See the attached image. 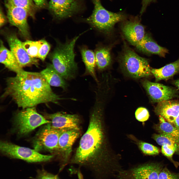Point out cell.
<instances>
[{"label":"cell","mask_w":179,"mask_h":179,"mask_svg":"<svg viewBox=\"0 0 179 179\" xmlns=\"http://www.w3.org/2000/svg\"><path fill=\"white\" fill-rule=\"evenodd\" d=\"M7 21V19L1 8L0 13V27L3 26L6 24Z\"/></svg>","instance_id":"e575fe53"},{"label":"cell","mask_w":179,"mask_h":179,"mask_svg":"<svg viewBox=\"0 0 179 179\" xmlns=\"http://www.w3.org/2000/svg\"><path fill=\"white\" fill-rule=\"evenodd\" d=\"M67 129H54L51 127L49 123L47 124L36 134L33 141L34 149L38 152L58 151L59 137Z\"/></svg>","instance_id":"ba28073f"},{"label":"cell","mask_w":179,"mask_h":179,"mask_svg":"<svg viewBox=\"0 0 179 179\" xmlns=\"http://www.w3.org/2000/svg\"><path fill=\"white\" fill-rule=\"evenodd\" d=\"M4 2L26 9L29 16L34 18L37 7L32 0H4Z\"/></svg>","instance_id":"484cf974"},{"label":"cell","mask_w":179,"mask_h":179,"mask_svg":"<svg viewBox=\"0 0 179 179\" xmlns=\"http://www.w3.org/2000/svg\"><path fill=\"white\" fill-rule=\"evenodd\" d=\"M94 8L91 14L86 21L92 27L103 33H108L116 23L125 20L126 15L123 12H113L106 9L100 0H92Z\"/></svg>","instance_id":"277c9868"},{"label":"cell","mask_w":179,"mask_h":179,"mask_svg":"<svg viewBox=\"0 0 179 179\" xmlns=\"http://www.w3.org/2000/svg\"><path fill=\"white\" fill-rule=\"evenodd\" d=\"M103 105L101 102H94L87 129L70 161L88 169L95 179H107L121 169L120 156L113 151L109 139Z\"/></svg>","instance_id":"6da1fadb"},{"label":"cell","mask_w":179,"mask_h":179,"mask_svg":"<svg viewBox=\"0 0 179 179\" xmlns=\"http://www.w3.org/2000/svg\"><path fill=\"white\" fill-rule=\"evenodd\" d=\"M37 8H43L46 6V0H32Z\"/></svg>","instance_id":"836d02e7"},{"label":"cell","mask_w":179,"mask_h":179,"mask_svg":"<svg viewBox=\"0 0 179 179\" xmlns=\"http://www.w3.org/2000/svg\"><path fill=\"white\" fill-rule=\"evenodd\" d=\"M35 179H60L58 176L49 173L44 169H39Z\"/></svg>","instance_id":"1f68e13d"},{"label":"cell","mask_w":179,"mask_h":179,"mask_svg":"<svg viewBox=\"0 0 179 179\" xmlns=\"http://www.w3.org/2000/svg\"><path fill=\"white\" fill-rule=\"evenodd\" d=\"M159 179H179V173L172 172L165 167L160 172Z\"/></svg>","instance_id":"4dcf8cb0"},{"label":"cell","mask_w":179,"mask_h":179,"mask_svg":"<svg viewBox=\"0 0 179 179\" xmlns=\"http://www.w3.org/2000/svg\"><path fill=\"white\" fill-rule=\"evenodd\" d=\"M163 167L160 163H145L127 170H121L116 176L118 179H159V173Z\"/></svg>","instance_id":"9c48e42d"},{"label":"cell","mask_w":179,"mask_h":179,"mask_svg":"<svg viewBox=\"0 0 179 179\" xmlns=\"http://www.w3.org/2000/svg\"><path fill=\"white\" fill-rule=\"evenodd\" d=\"M6 39L11 51L22 68L35 65L38 67L37 58L30 56L23 47L21 42L15 34L10 33L6 36Z\"/></svg>","instance_id":"7c38bea8"},{"label":"cell","mask_w":179,"mask_h":179,"mask_svg":"<svg viewBox=\"0 0 179 179\" xmlns=\"http://www.w3.org/2000/svg\"><path fill=\"white\" fill-rule=\"evenodd\" d=\"M173 84L179 89V79L174 81Z\"/></svg>","instance_id":"8d00e7d4"},{"label":"cell","mask_w":179,"mask_h":179,"mask_svg":"<svg viewBox=\"0 0 179 179\" xmlns=\"http://www.w3.org/2000/svg\"><path fill=\"white\" fill-rule=\"evenodd\" d=\"M7 12V17L10 24L17 28L21 35L28 39L30 35L27 18L29 15L27 11L4 2Z\"/></svg>","instance_id":"30bf717a"},{"label":"cell","mask_w":179,"mask_h":179,"mask_svg":"<svg viewBox=\"0 0 179 179\" xmlns=\"http://www.w3.org/2000/svg\"><path fill=\"white\" fill-rule=\"evenodd\" d=\"M44 117L50 121L51 127L56 130L72 129L80 130V119L76 114H70L63 112L53 114L44 113Z\"/></svg>","instance_id":"8fae6325"},{"label":"cell","mask_w":179,"mask_h":179,"mask_svg":"<svg viewBox=\"0 0 179 179\" xmlns=\"http://www.w3.org/2000/svg\"><path fill=\"white\" fill-rule=\"evenodd\" d=\"M155 113L173 124L179 114V102L170 100L158 103L154 109Z\"/></svg>","instance_id":"e0dca14e"},{"label":"cell","mask_w":179,"mask_h":179,"mask_svg":"<svg viewBox=\"0 0 179 179\" xmlns=\"http://www.w3.org/2000/svg\"><path fill=\"white\" fill-rule=\"evenodd\" d=\"M82 34L65 43H59L49 55L53 68L66 80L74 79L77 74L78 67L75 61L74 49Z\"/></svg>","instance_id":"3957f363"},{"label":"cell","mask_w":179,"mask_h":179,"mask_svg":"<svg viewBox=\"0 0 179 179\" xmlns=\"http://www.w3.org/2000/svg\"><path fill=\"white\" fill-rule=\"evenodd\" d=\"M121 56L122 66L130 76L138 78L152 74L148 60L140 56L129 48L125 47Z\"/></svg>","instance_id":"5b68a950"},{"label":"cell","mask_w":179,"mask_h":179,"mask_svg":"<svg viewBox=\"0 0 179 179\" xmlns=\"http://www.w3.org/2000/svg\"><path fill=\"white\" fill-rule=\"evenodd\" d=\"M94 53L96 64L99 69L103 70L110 65L111 57L109 48L105 47L99 48Z\"/></svg>","instance_id":"cb8c5ba5"},{"label":"cell","mask_w":179,"mask_h":179,"mask_svg":"<svg viewBox=\"0 0 179 179\" xmlns=\"http://www.w3.org/2000/svg\"></svg>","instance_id":"74e56055"},{"label":"cell","mask_w":179,"mask_h":179,"mask_svg":"<svg viewBox=\"0 0 179 179\" xmlns=\"http://www.w3.org/2000/svg\"><path fill=\"white\" fill-rule=\"evenodd\" d=\"M48 84L53 87H59L65 90L68 87L66 80L49 64L40 72Z\"/></svg>","instance_id":"d6986e66"},{"label":"cell","mask_w":179,"mask_h":179,"mask_svg":"<svg viewBox=\"0 0 179 179\" xmlns=\"http://www.w3.org/2000/svg\"><path fill=\"white\" fill-rule=\"evenodd\" d=\"M142 84L154 103L170 100L177 95V92L175 89L162 84L145 80L142 82Z\"/></svg>","instance_id":"5bb4252c"},{"label":"cell","mask_w":179,"mask_h":179,"mask_svg":"<svg viewBox=\"0 0 179 179\" xmlns=\"http://www.w3.org/2000/svg\"><path fill=\"white\" fill-rule=\"evenodd\" d=\"M135 115L136 119L142 123L146 121L149 119L150 116L147 109L143 107L137 108L135 112Z\"/></svg>","instance_id":"f1b7e54d"},{"label":"cell","mask_w":179,"mask_h":179,"mask_svg":"<svg viewBox=\"0 0 179 179\" xmlns=\"http://www.w3.org/2000/svg\"><path fill=\"white\" fill-rule=\"evenodd\" d=\"M50 48L49 44L45 40H42L41 45L38 51L37 58L41 60H45Z\"/></svg>","instance_id":"f546056e"},{"label":"cell","mask_w":179,"mask_h":179,"mask_svg":"<svg viewBox=\"0 0 179 179\" xmlns=\"http://www.w3.org/2000/svg\"><path fill=\"white\" fill-rule=\"evenodd\" d=\"M136 48L147 54H155L165 57L168 50L158 45L149 34H146L142 39L136 45Z\"/></svg>","instance_id":"ac0fdd59"},{"label":"cell","mask_w":179,"mask_h":179,"mask_svg":"<svg viewBox=\"0 0 179 179\" xmlns=\"http://www.w3.org/2000/svg\"><path fill=\"white\" fill-rule=\"evenodd\" d=\"M1 151L4 154L12 158L21 159L30 163H38L49 161L53 155L40 154L35 150L20 146L6 141H1Z\"/></svg>","instance_id":"8992f818"},{"label":"cell","mask_w":179,"mask_h":179,"mask_svg":"<svg viewBox=\"0 0 179 179\" xmlns=\"http://www.w3.org/2000/svg\"><path fill=\"white\" fill-rule=\"evenodd\" d=\"M173 124L174 126L179 130V114Z\"/></svg>","instance_id":"d590c367"},{"label":"cell","mask_w":179,"mask_h":179,"mask_svg":"<svg viewBox=\"0 0 179 179\" xmlns=\"http://www.w3.org/2000/svg\"><path fill=\"white\" fill-rule=\"evenodd\" d=\"M122 30L128 41L135 46L145 35L144 27L136 19L125 22L122 25Z\"/></svg>","instance_id":"2e32d148"},{"label":"cell","mask_w":179,"mask_h":179,"mask_svg":"<svg viewBox=\"0 0 179 179\" xmlns=\"http://www.w3.org/2000/svg\"><path fill=\"white\" fill-rule=\"evenodd\" d=\"M42 40L37 41L29 40L22 42V45L28 55L33 58L38 57L39 50Z\"/></svg>","instance_id":"83f0119b"},{"label":"cell","mask_w":179,"mask_h":179,"mask_svg":"<svg viewBox=\"0 0 179 179\" xmlns=\"http://www.w3.org/2000/svg\"><path fill=\"white\" fill-rule=\"evenodd\" d=\"M6 82V87L1 98L10 97L23 109L42 103H56L62 99L54 92L40 72L23 69L15 76L7 78Z\"/></svg>","instance_id":"7a4b0ae2"},{"label":"cell","mask_w":179,"mask_h":179,"mask_svg":"<svg viewBox=\"0 0 179 179\" xmlns=\"http://www.w3.org/2000/svg\"><path fill=\"white\" fill-rule=\"evenodd\" d=\"M0 62L8 70L16 74L23 70L19 66L11 51L5 47L1 40H0Z\"/></svg>","instance_id":"ffe728a7"},{"label":"cell","mask_w":179,"mask_h":179,"mask_svg":"<svg viewBox=\"0 0 179 179\" xmlns=\"http://www.w3.org/2000/svg\"><path fill=\"white\" fill-rule=\"evenodd\" d=\"M152 138L159 145L161 146L166 145L175 148L179 152V142L173 138L167 135L162 134H153Z\"/></svg>","instance_id":"4316f807"},{"label":"cell","mask_w":179,"mask_h":179,"mask_svg":"<svg viewBox=\"0 0 179 179\" xmlns=\"http://www.w3.org/2000/svg\"><path fill=\"white\" fill-rule=\"evenodd\" d=\"M50 121L37 112L35 107L28 108L18 112L14 118V123L18 133L27 134Z\"/></svg>","instance_id":"52a82bcc"},{"label":"cell","mask_w":179,"mask_h":179,"mask_svg":"<svg viewBox=\"0 0 179 179\" xmlns=\"http://www.w3.org/2000/svg\"><path fill=\"white\" fill-rule=\"evenodd\" d=\"M48 8L56 18L62 19L71 17L79 8L77 0H50Z\"/></svg>","instance_id":"9a60e30c"},{"label":"cell","mask_w":179,"mask_h":179,"mask_svg":"<svg viewBox=\"0 0 179 179\" xmlns=\"http://www.w3.org/2000/svg\"><path fill=\"white\" fill-rule=\"evenodd\" d=\"M127 137L137 145L139 149L143 154L148 155H154L159 154V150L156 146L139 139L133 134H128Z\"/></svg>","instance_id":"d4e9b609"},{"label":"cell","mask_w":179,"mask_h":179,"mask_svg":"<svg viewBox=\"0 0 179 179\" xmlns=\"http://www.w3.org/2000/svg\"><path fill=\"white\" fill-rule=\"evenodd\" d=\"M80 134V130L69 129L60 135L58 142V151L61 156L60 171H61L69 162L72 146Z\"/></svg>","instance_id":"4fadbf2b"},{"label":"cell","mask_w":179,"mask_h":179,"mask_svg":"<svg viewBox=\"0 0 179 179\" xmlns=\"http://www.w3.org/2000/svg\"><path fill=\"white\" fill-rule=\"evenodd\" d=\"M159 117V123L155 126V129L159 134L169 136L179 142V130L162 116Z\"/></svg>","instance_id":"603a6c76"},{"label":"cell","mask_w":179,"mask_h":179,"mask_svg":"<svg viewBox=\"0 0 179 179\" xmlns=\"http://www.w3.org/2000/svg\"><path fill=\"white\" fill-rule=\"evenodd\" d=\"M157 0H141V6L140 11L141 15L146 11L148 6L151 3L155 2Z\"/></svg>","instance_id":"d6a6232c"},{"label":"cell","mask_w":179,"mask_h":179,"mask_svg":"<svg viewBox=\"0 0 179 179\" xmlns=\"http://www.w3.org/2000/svg\"><path fill=\"white\" fill-rule=\"evenodd\" d=\"M179 72V59L174 62L159 69L151 68V72L155 81L167 80Z\"/></svg>","instance_id":"44dd1931"},{"label":"cell","mask_w":179,"mask_h":179,"mask_svg":"<svg viewBox=\"0 0 179 179\" xmlns=\"http://www.w3.org/2000/svg\"><path fill=\"white\" fill-rule=\"evenodd\" d=\"M83 61L85 67L84 74L90 76L96 82H98L95 72L96 64L94 53L86 48H82L80 50Z\"/></svg>","instance_id":"7402d4cb"}]
</instances>
